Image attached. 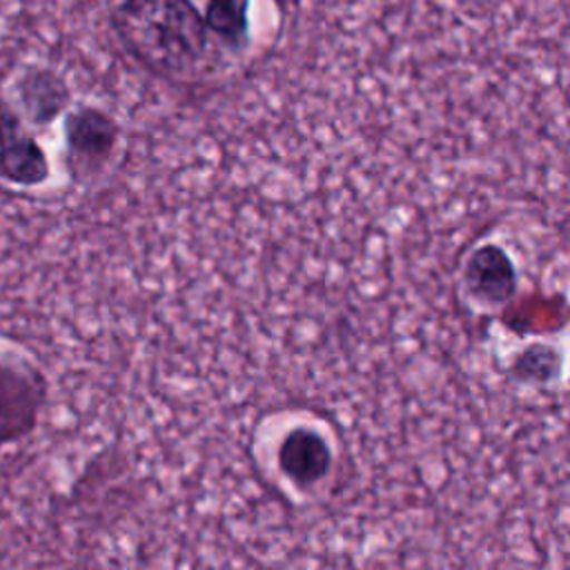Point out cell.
<instances>
[{
    "label": "cell",
    "instance_id": "obj_1",
    "mask_svg": "<svg viewBox=\"0 0 570 570\" xmlns=\"http://www.w3.org/2000/svg\"><path fill=\"white\" fill-rule=\"evenodd\" d=\"M109 22L125 51L156 76H185L207 53L209 29L191 0H120Z\"/></svg>",
    "mask_w": 570,
    "mask_h": 570
},
{
    "label": "cell",
    "instance_id": "obj_2",
    "mask_svg": "<svg viewBox=\"0 0 570 570\" xmlns=\"http://www.w3.org/2000/svg\"><path fill=\"white\" fill-rule=\"evenodd\" d=\"M47 390L40 370L0 358V445L20 441L36 430Z\"/></svg>",
    "mask_w": 570,
    "mask_h": 570
},
{
    "label": "cell",
    "instance_id": "obj_3",
    "mask_svg": "<svg viewBox=\"0 0 570 570\" xmlns=\"http://www.w3.org/2000/svg\"><path fill=\"white\" fill-rule=\"evenodd\" d=\"M120 138L116 118L98 107H78L65 118L67 163L73 178H91L109 163Z\"/></svg>",
    "mask_w": 570,
    "mask_h": 570
},
{
    "label": "cell",
    "instance_id": "obj_4",
    "mask_svg": "<svg viewBox=\"0 0 570 570\" xmlns=\"http://www.w3.org/2000/svg\"><path fill=\"white\" fill-rule=\"evenodd\" d=\"M16 94L24 118L33 125H49L71 102V89L60 73L49 67H29L16 82Z\"/></svg>",
    "mask_w": 570,
    "mask_h": 570
},
{
    "label": "cell",
    "instance_id": "obj_5",
    "mask_svg": "<svg viewBox=\"0 0 570 570\" xmlns=\"http://www.w3.org/2000/svg\"><path fill=\"white\" fill-rule=\"evenodd\" d=\"M330 459L327 441L307 428L292 430L278 448L281 472L298 485L321 481L330 470Z\"/></svg>",
    "mask_w": 570,
    "mask_h": 570
},
{
    "label": "cell",
    "instance_id": "obj_6",
    "mask_svg": "<svg viewBox=\"0 0 570 570\" xmlns=\"http://www.w3.org/2000/svg\"><path fill=\"white\" fill-rule=\"evenodd\" d=\"M465 283L474 298L490 305L505 303L517 285L508 254L494 245L479 247L470 256L465 267Z\"/></svg>",
    "mask_w": 570,
    "mask_h": 570
},
{
    "label": "cell",
    "instance_id": "obj_7",
    "mask_svg": "<svg viewBox=\"0 0 570 570\" xmlns=\"http://www.w3.org/2000/svg\"><path fill=\"white\" fill-rule=\"evenodd\" d=\"M49 176V160L36 138L22 127L0 142V178L31 187Z\"/></svg>",
    "mask_w": 570,
    "mask_h": 570
},
{
    "label": "cell",
    "instance_id": "obj_8",
    "mask_svg": "<svg viewBox=\"0 0 570 570\" xmlns=\"http://www.w3.org/2000/svg\"><path fill=\"white\" fill-rule=\"evenodd\" d=\"M205 24L227 45H243L249 27V0H209Z\"/></svg>",
    "mask_w": 570,
    "mask_h": 570
},
{
    "label": "cell",
    "instance_id": "obj_9",
    "mask_svg": "<svg viewBox=\"0 0 570 570\" xmlns=\"http://www.w3.org/2000/svg\"><path fill=\"white\" fill-rule=\"evenodd\" d=\"M20 129H22V118L7 100L0 98V142Z\"/></svg>",
    "mask_w": 570,
    "mask_h": 570
}]
</instances>
